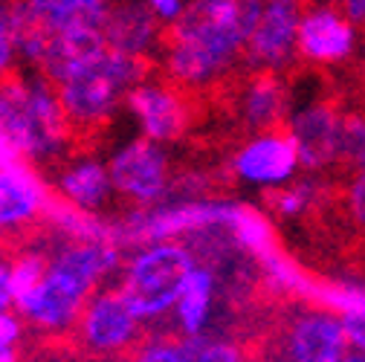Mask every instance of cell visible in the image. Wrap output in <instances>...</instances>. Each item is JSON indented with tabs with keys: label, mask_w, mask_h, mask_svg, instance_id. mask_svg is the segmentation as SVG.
Returning a JSON list of instances; mask_svg holds the SVG:
<instances>
[{
	"label": "cell",
	"mask_w": 365,
	"mask_h": 362,
	"mask_svg": "<svg viewBox=\"0 0 365 362\" xmlns=\"http://www.w3.org/2000/svg\"><path fill=\"white\" fill-rule=\"evenodd\" d=\"M125 247L102 238H58L47 247V267L32 290L15 299L26 333L43 339L73 336L84 301L119 276Z\"/></svg>",
	"instance_id": "cell-1"
},
{
	"label": "cell",
	"mask_w": 365,
	"mask_h": 362,
	"mask_svg": "<svg viewBox=\"0 0 365 362\" xmlns=\"http://www.w3.org/2000/svg\"><path fill=\"white\" fill-rule=\"evenodd\" d=\"M244 58V0H189L163 38L160 64L182 90H209Z\"/></svg>",
	"instance_id": "cell-2"
},
{
	"label": "cell",
	"mask_w": 365,
	"mask_h": 362,
	"mask_svg": "<svg viewBox=\"0 0 365 362\" xmlns=\"http://www.w3.org/2000/svg\"><path fill=\"white\" fill-rule=\"evenodd\" d=\"M0 133L32 165H56L70 154L76 130L58 99V87L38 70L0 78Z\"/></svg>",
	"instance_id": "cell-3"
},
{
	"label": "cell",
	"mask_w": 365,
	"mask_h": 362,
	"mask_svg": "<svg viewBox=\"0 0 365 362\" xmlns=\"http://www.w3.org/2000/svg\"><path fill=\"white\" fill-rule=\"evenodd\" d=\"M148 76V58L125 56L108 43L76 61L58 81V99L76 133H96L125 110L128 90Z\"/></svg>",
	"instance_id": "cell-4"
},
{
	"label": "cell",
	"mask_w": 365,
	"mask_h": 362,
	"mask_svg": "<svg viewBox=\"0 0 365 362\" xmlns=\"http://www.w3.org/2000/svg\"><path fill=\"white\" fill-rule=\"evenodd\" d=\"M197 267V252L186 241H145L125 252L119 269V290L136 310V316L151 325H163L171 307Z\"/></svg>",
	"instance_id": "cell-5"
},
{
	"label": "cell",
	"mask_w": 365,
	"mask_h": 362,
	"mask_svg": "<svg viewBox=\"0 0 365 362\" xmlns=\"http://www.w3.org/2000/svg\"><path fill=\"white\" fill-rule=\"evenodd\" d=\"M110 183L128 206H154L174 195V162L168 145L148 137H130L108 154Z\"/></svg>",
	"instance_id": "cell-6"
},
{
	"label": "cell",
	"mask_w": 365,
	"mask_h": 362,
	"mask_svg": "<svg viewBox=\"0 0 365 362\" xmlns=\"http://www.w3.org/2000/svg\"><path fill=\"white\" fill-rule=\"evenodd\" d=\"M145 333V322L136 316L119 287H99L81 307L73 339L81 353L96 359L130 356Z\"/></svg>",
	"instance_id": "cell-7"
},
{
	"label": "cell",
	"mask_w": 365,
	"mask_h": 362,
	"mask_svg": "<svg viewBox=\"0 0 365 362\" xmlns=\"http://www.w3.org/2000/svg\"><path fill=\"white\" fill-rule=\"evenodd\" d=\"M304 0H244V64L282 73L296 58Z\"/></svg>",
	"instance_id": "cell-8"
},
{
	"label": "cell",
	"mask_w": 365,
	"mask_h": 362,
	"mask_svg": "<svg viewBox=\"0 0 365 362\" xmlns=\"http://www.w3.org/2000/svg\"><path fill=\"white\" fill-rule=\"evenodd\" d=\"M125 113L130 116L140 137L160 145H174L189 133L195 110L186 90L171 78L143 76L125 96Z\"/></svg>",
	"instance_id": "cell-9"
},
{
	"label": "cell",
	"mask_w": 365,
	"mask_h": 362,
	"mask_svg": "<svg viewBox=\"0 0 365 362\" xmlns=\"http://www.w3.org/2000/svg\"><path fill=\"white\" fill-rule=\"evenodd\" d=\"M276 356L296 362H339L351 356V342L334 310L310 304L290 313L279 325Z\"/></svg>",
	"instance_id": "cell-10"
},
{
	"label": "cell",
	"mask_w": 365,
	"mask_h": 362,
	"mask_svg": "<svg viewBox=\"0 0 365 362\" xmlns=\"http://www.w3.org/2000/svg\"><path fill=\"white\" fill-rule=\"evenodd\" d=\"M230 171L235 183L258 192H269L293 180L299 171V154L287 128L250 133L247 143L235 148L230 160Z\"/></svg>",
	"instance_id": "cell-11"
},
{
	"label": "cell",
	"mask_w": 365,
	"mask_h": 362,
	"mask_svg": "<svg viewBox=\"0 0 365 362\" xmlns=\"http://www.w3.org/2000/svg\"><path fill=\"white\" fill-rule=\"evenodd\" d=\"M53 186L38 165L15 157L0 165V238H15L43 220L53 203Z\"/></svg>",
	"instance_id": "cell-12"
},
{
	"label": "cell",
	"mask_w": 365,
	"mask_h": 362,
	"mask_svg": "<svg viewBox=\"0 0 365 362\" xmlns=\"http://www.w3.org/2000/svg\"><path fill=\"white\" fill-rule=\"evenodd\" d=\"M356 47V24L331 0L304 4L296 32V56L307 64H339Z\"/></svg>",
	"instance_id": "cell-13"
},
{
	"label": "cell",
	"mask_w": 365,
	"mask_h": 362,
	"mask_svg": "<svg viewBox=\"0 0 365 362\" xmlns=\"http://www.w3.org/2000/svg\"><path fill=\"white\" fill-rule=\"evenodd\" d=\"M339 122H342V110L331 102H307L290 110L284 128L296 145L299 168L310 174L334 168L336 145H339Z\"/></svg>",
	"instance_id": "cell-14"
},
{
	"label": "cell",
	"mask_w": 365,
	"mask_h": 362,
	"mask_svg": "<svg viewBox=\"0 0 365 362\" xmlns=\"http://www.w3.org/2000/svg\"><path fill=\"white\" fill-rule=\"evenodd\" d=\"M50 186L58 200L84 212H108L116 197L108 160H102L93 151L61 157L56 162V174Z\"/></svg>",
	"instance_id": "cell-15"
},
{
	"label": "cell",
	"mask_w": 365,
	"mask_h": 362,
	"mask_svg": "<svg viewBox=\"0 0 365 362\" xmlns=\"http://www.w3.org/2000/svg\"><path fill=\"white\" fill-rule=\"evenodd\" d=\"M99 29L110 50L136 58H151L160 53L165 38V26L148 12L143 0H110Z\"/></svg>",
	"instance_id": "cell-16"
},
{
	"label": "cell",
	"mask_w": 365,
	"mask_h": 362,
	"mask_svg": "<svg viewBox=\"0 0 365 362\" xmlns=\"http://www.w3.org/2000/svg\"><path fill=\"white\" fill-rule=\"evenodd\" d=\"M290 110V87L272 70H252L235 90V116L250 133L284 128Z\"/></svg>",
	"instance_id": "cell-17"
},
{
	"label": "cell",
	"mask_w": 365,
	"mask_h": 362,
	"mask_svg": "<svg viewBox=\"0 0 365 362\" xmlns=\"http://www.w3.org/2000/svg\"><path fill=\"white\" fill-rule=\"evenodd\" d=\"M217 296H220V279L215 273V267L197 261V267L192 269V276L186 279L171 307V316H168L171 328L182 336H197L212 331Z\"/></svg>",
	"instance_id": "cell-18"
},
{
	"label": "cell",
	"mask_w": 365,
	"mask_h": 362,
	"mask_svg": "<svg viewBox=\"0 0 365 362\" xmlns=\"http://www.w3.org/2000/svg\"><path fill=\"white\" fill-rule=\"evenodd\" d=\"M110 0H24L29 18L43 29H64L78 24L102 26Z\"/></svg>",
	"instance_id": "cell-19"
},
{
	"label": "cell",
	"mask_w": 365,
	"mask_h": 362,
	"mask_svg": "<svg viewBox=\"0 0 365 362\" xmlns=\"http://www.w3.org/2000/svg\"><path fill=\"white\" fill-rule=\"evenodd\" d=\"M32 18L24 0H0V78L24 67V38Z\"/></svg>",
	"instance_id": "cell-20"
},
{
	"label": "cell",
	"mask_w": 365,
	"mask_h": 362,
	"mask_svg": "<svg viewBox=\"0 0 365 362\" xmlns=\"http://www.w3.org/2000/svg\"><path fill=\"white\" fill-rule=\"evenodd\" d=\"M267 195V206L284 220H302L304 214L316 212L325 200V186L316 183L313 177L304 180H287V183L264 192Z\"/></svg>",
	"instance_id": "cell-21"
},
{
	"label": "cell",
	"mask_w": 365,
	"mask_h": 362,
	"mask_svg": "<svg viewBox=\"0 0 365 362\" xmlns=\"http://www.w3.org/2000/svg\"><path fill=\"white\" fill-rule=\"evenodd\" d=\"M334 168L345 171L348 177L365 168V113H359V110H345L342 113Z\"/></svg>",
	"instance_id": "cell-22"
},
{
	"label": "cell",
	"mask_w": 365,
	"mask_h": 362,
	"mask_svg": "<svg viewBox=\"0 0 365 362\" xmlns=\"http://www.w3.org/2000/svg\"><path fill=\"white\" fill-rule=\"evenodd\" d=\"M43 267H47V247H29V249H21L15 258H9L15 299L38 284V279L43 276Z\"/></svg>",
	"instance_id": "cell-23"
},
{
	"label": "cell",
	"mask_w": 365,
	"mask_h": 362,
	"mask_svg": "<svg viewBox=\"0 0 365 362\" xmlns=\"http://www.w3.org/2000/svg\"><path fill=\"white\" fill-rule=\"evenodd\" d=\"M26 342V325L12 310H0V362L21 359V348Z\"/></svg>",
	"instance_id": "cell-24"
},
{
	"label": "cell",
	"mask_w": 365,
	"mask_h": 362,
	"mask_svg": "<svg viewBox=\"0 0 365 362\" xmlns=\"http://www.w3.org/2000/svg\"><path fill=\"white\" fill-rule=\"evenodd\" d=\"M345 206H348V214L354 217V223H359L365 229V168L351 174L348 192H345Z\"/></svg>",
	"instance_id": "cell-25"
},
{
	"label": "cell",
	"mask_w": 365,
	"mask_h": 362,
	"mask_svg": "<svg viewBox=\"0 0 365 362\" xmlns=\"http://www.w3.org/2000/svg\"><path fill=\"white\" fill-rule=\"evenodd\" d=\"M143 4H145L148 12L168 29L182 12H186V4H189V0H143Z\"/></svg>",
	"instance_id": "cell-26"
},
{
	"label": "cell",
	"mask_w": 365,
	"mask_h": 362,
	"mask_svg": "<svg viewBox=\"0 0 365 362\" xmlns=\"http://www.w3.org/2000/svg\"><path fill=\"white\" fill-rule=\"evenodd\" d=\"M15 307V290H12V273H9V258L0 255V310Z\"/></svg>",
	"instance_id": "cell-27"
},
{
	"label": "cell",
	"mask_w": 365,
	"mask_h": 362,
	"mask_svg": "<svg viewBox=\"0 0 365 362\" xmlns=\"http://www.w3.org/2000/svg\"><path fill=\"white\" fill-rule=\"evenodd\" d=\"M331 4H336L354 24L365 26V0H331Z\"/></svg>",
	"instance_id": "cell-28"
},
{
	"label": "cell",
	"mask_w": 365,
	"mask_h": 362,
	"mask_svg": "<svg viewBox=\"0 0 365 362\" xmlns=\"http://www.w3.org/2000/svg\"><path fill=\"white\" fill-rule=\"evenodd\" d=\"M18 154L12 151V145L6 143V137H4V133H0V165H4V162H9V160H15Z\"/></svg>",
	"instance_id": "cell-29"
},
{
	"label": "cell",
	"mask_w": 365,
	"mask_h": 362,
	"mask_svg": "<svg viewBox=\"0 0 365 362\" xmlns=\"http://www.w3.org/2000/svg\"><path fill=\"white\" fill-rule=\"evenodd\" d=\"M359 81H362V93H365V61H362V67H359Z\"/></svg>",
	"instance_id": "cell-30"
}]
</instances>
